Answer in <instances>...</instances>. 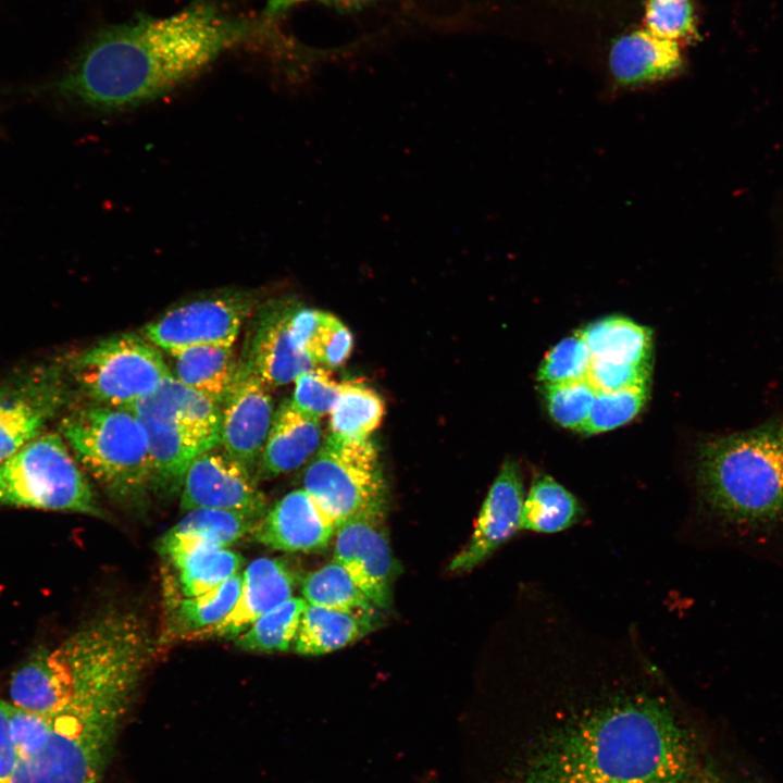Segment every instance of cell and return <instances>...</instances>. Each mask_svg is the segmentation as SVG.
<instances>
[{
	"mask_svg": "<svg viewBox=\"0 0 783 783\" xmlns=\"http://www.w3.org/2000/svg\"><path fill=\"white\" fill-rule=\"evenodd\" d=\"M545 637L499 783H689L705 770L680 699L635 647Z\"/></svg>",
	"mask_w": 783,
	"mask_h": 783,
	"instance_id": "obj_1",
	"label": "cell"
},
{
	"mask_svg": "<svg viewBox=\"0 0 783 783\" xmlns=\"http://www.w3.org/2000/svg\"><path fill=\"white\" fill-rule=\"evenodd\" d=\"M268 24L197 0L167 16L107 27L47 88L98 111L138 107L167 94L226 51L262 38Z\"/></svg>",
	"mask_w": 783,
	"mask_h": 783,
	"instance_id": "obj_2",
	"label": "cell"
},
{
	"mask_svg": "<svg viewBox=\"0 0 783 783\" xmlns=\"http://www.w3.org/2000/svg\"><path fill=\"white\" fill-rule=\"evenodd\" d=\"M157 643L137 612L105 611L23 663L11 678L10 703L51 717L71 706L134 700Z\"/></svg>",
	"mask_w": 783,
	"mask_h": 783,
	"instance_id": "obj_3",
	"label": "cell"
},
{
	"mask_svg": "<svg viewBox=\"0 0 783 783\" xmlns=\"http://www.w3.org/2000/svg\"><path fill=\"white\" fill-rule=\"evenodd\" d=\"M696 481L701 501L722 522L748 530L783 524V422L704 442Z\"/></svg>",
	"mask_w": 783,
	"mask_h": 783,
	"instance_id": "obj_4",
	"label": "cell"
},
{
	"mask_svg": "<svg viewBox=\"0 0 783 783\" xmlns=\"http://www.w3.org/2000/svg\"><path fill=\"white\" fill-rule=\"evenodd\" d=\"M59 433L84 472L115 501L140 505L153 490L147 434L129 409L90 400L63 415Z\"/></svg>",
	"mask_w": 783,
	"mask_h": 783,
	"instance_id": "obj_5",
	"label": "cell"
},
{
	"mask_svg": "<svg viewBox=\"0 0 783 783\" xmlns=\"http://www.w3.org/2000/svg\"><path fill=\"white\" fill-rule=\"evenodd\" d=\"M0 505L103 517L63 437L45 432L0 464Z\"/></svg>",
	"mask_w": 783,
	"mask_h": 783,
	"instance_id": "obj_6",
	"label": "cell"
},
{
	"mask_svg": "<svg viewBox=\"0 0 783 783\" xmlns=\"http://www.w3.org/2000/svg\"><path fill=\"white\" fill-rule=\"evenodd\" d=\"M303 489L337 527L364 514L386 513V485L371 438L327 435L303 475Z\"/></svg>",
	"mask_w": 783,
	"mask_h": 783,
	"instance_id": "obj_7",
	"label": "cell"
},
{
	"mask_svg": "<svg viewBox=\"0 0 783 783\" xmlns=\"http://www.w3.org/2000/svg\"><path fill=\"white\" fill-rule=\"evenodd\" d=\"M70 370L90 400L121 408L130 407L172 376L161 350L135 333L92 344L73 358Z\"/></svg>",
	"mask_w": 783,
	"mask_h": 783,
	"instance_id": "obj_8",
	"label": "cell"
},
{
	"mask_svg": "<svg viewBox=\"0 0 783 783\" xmlns=\"http://www.w3.org/2000/svg\"><path fill=\"white\" fill-rule=\"evenodd\" d=\"M258 302L251 289L201 291L169 307L140 335L165 352L202 345L233 346Z\"/></svg>",
	"mask_w": 783,
	"mask_h": 783,
	"instance_id": "obj_9",
	"label": "cell"
},
{
	"mask_svg": "<svg viewBox=\"0 0 783 783\" xmlns=\"http://www.w3.org/2000/svg\"><path fill=\"white\" fill-rule=\"evenodd\" d=\"M181 495V509H222L260 520L268 501L256 476L222 448L199 455L187 469Z\"/></svg>",
	"mask_w": 783,
	"mask_h": 783,
	"instance_id": "obj_10",
	"label": "cell"
},
{
	"mask_svg": "<svg viewBox=\"0 0 783 783\" xmlns=\"http://www.w3.org/2000/svg\"><path fill=\"white\" fill-rule=\"evenodd\" d=\"M385 513L349 519L336 527L333 560L340 563L380 609H389L398 564L391 551Z\"/></svg>",
	"mask_w": 783,
	"mask_h": 783,
	"instance_id": "obj_11",
	"label": "cell"
},
{
	"mask_svg": "<svg viewBox=\"0 0 783 783\" xmlns=\"http://www.w3.org/2000/svg\"><path fill=\"white\" fill-rule=\"evenodd\" d=\"M221 408V448L256 476L275 413L270 387L238 363L234 384Z\"/></svg>",
	"mask_w": 783,
	"mask_h": 783,
	"instance_id": "obj_12",
	"label": "cell"
},
{
	"mask_svg": "<svg viewBox=\"0 0 783 783\" xmlns=\"http://www.w3.org/2000/svg\"><path fill=\"white\" fill-rule=\"evenodd\" d=\"M65 396L63 383L50 372L0 385V464L47 432Z\"/></svg>",
	"mask_w": 783,
	"mask_h": 783,
	"instance_id": "obj_13",
	"label": "cell"
},
{
	"mask_svg": "<svg viewBox=\"0 0 783 783\" xmlns=\"http://www.w3.org/2000/svg\"><path fill=\"white\" fill-rule=\"evenodd\" d=\"M259 306V304H258ZM294 304L273 301L257 307L253 325L239 363L252 371L270 388L294 382L316 366L294 343L289 320Z\"/></svg>",
	"mask_w": 783,
	"mask_h": 783,
	"instance_id": "obj_14",
	"label": "cell"
},
{
	"mask_svg": "<svg viewBox=\"0 0 783 783\" xmlns=\"http://www.w3.org/2000/svg\"><path fill=\"white\" fill-rule=\"evenodd\" d=\"M524 498L519 465L507 460L486 495L473 534L448 569L451 572L472 570L520 531Z\"/></svg>",
	"mask_w": 783,
	"mask_h": 783,
	"instance_id": "obj_15",
	"label": "cell"
},
{
	"mask_svg": "<svg viewBox=\"0 0 783 783\" xmlns=\"http://www.w3.org/2000/svg\"><path fill=\"white\" fill-rule=\"evenodd\" d=\"M166 576V598L194 597L238 573L243 557L231 549L167 531L158 543Z\"/></svg>",
	"mask_w": 783,
	"mask_h": 783,
	"instance_id": "obj_16",
	"label": "cell"
},
{
	"mask_svg": "<svg viewBox=\"0 0 783 783\" xmlns=\"http://www.w3.org/2000/svg\"><path fill=\"white\" fill-rule=\"evenodd\" d=\"M335 531V524L302 488L286 494L268 509L250 535L275 550L314 552L330 545Z\"/></svg>",
	"mask_w": 783,
	"mask_h": 783,
	"instance_id": "obj_17",
	"label": "cell"
},
{
	"mask_svg": "<svg viewBox=\"0 0 783 783\" xmlns=\"http://www.w3.org/2000/svg\"><path fill=\"white\" fill-rule=\"evenodd\" d=\"M295 583V572L286 560L269 557L253 560L243 573L240 595L231 613L188 641L234 639L264 613L293 597Z\"/></svg>",
	"mask_w": 783,
	"mask_h": 783,
	"instance_id": "obj_18",
	"label": "cell"
},
{
	"mask_svg": "<svg viewBox=\"0 0 783 783\" xmlns=\"http://www.w3.org/2000/svg\"><path fill=\"white\" fill-rule=\"evenodd\" d=\"M134 414L147 434L154 492L172 494L179 490L191 462L199 455L220 446V435L207 433L159 414L148 412H134Z\"/></svg>",
	"mask_w": 783,
	"mask_h": 783,
	"instance_id": "obj_19",
	"label": "cell"
},
{
	"mask_svg": "<svg viewBox=\"0 0 783 783\" xmlns=\"http://www.w3.org/2000/svg\"><path fill=\"white\" fill-rule=\"evenodd\" d=\"M320 419L302 412L289 399L274 413L257 470L269 480L302 467L321 447Z\"/></svg>",
	"mask_w": 783,
	"mask_h": 783,
	"instance_id": "obj_20",
	"label": "cell"
},
{
	"mask_svg": "<svg viewBox=\"0 0 783 783\" xmlns=\"http://www.w3.org/2000/svg\"><path fill=\"white\" fill-rule=\"evenodd\" d=\"M680 42L659 38L647 29L619 38L611 47L609 66L618 85L638 87L675 75L683 66Z\"/></svg>",
	"mask_w": 783,
	"mask_h": 783,
	"instance_id": "obj_21",
	"label": "cell"
},
{
	"mask_svg": "<svg viewBox=\"0 0 783 783\" xmlns=\"http://www.w3.org/2000/svg\"><path fill=\"white\" fill-rule=\"evenodd\" d=\"M377 612L350 611L307 602L293 644L303 656L338 650L369 634Z\"/></svg>",
	"mask_w": 783,
	"mask_h": 783,
	"instance_id": "obj_22",
	"label": "cell"
},
{
	"mask_svg": "<svg viewBox=\"0 0 783 783\" xmlns=\"http://www.w3.org/2000/svg\"><path fill=\"white\" fill-rule=\"evenodd\" d=\"M166 353L173 377L222 407L238 370L233 346H192Z\"/></svg>",
	"mask_w": 783,
	"mask_h": 783,
	"instance_id": "obj_23",
	"label": "cell"
},
{
	"mask_svg": "<svg viewBox=\"0 0 783 783\" xmlns=\"http://www.w3.org/2000/svg\"><path fill=\"white\" fill-rule=\"evenodd\" d=\"M243 585V573H236L217 587L194 597L166 598L164 632L159 639H188L192 634L214 626L236 605Z\"/></svg>",
	"mask_w": 783,
	"mask_h": 783,
	"instance_id": "obj_24",
	"label": "cell"
},
{
	"mask_svg": "<svg viewBox=\"0 0 783 783\" xmlns=\"http://www.w3.org/2000/svg\"><path fill=\"white\" fill-rule=\"evenodd\" d=\"M289 330L295 345L307 353L315 365L327 369L340 366L352 351L351 332L332 313L294 307Z\"/></svg>",
	"mask_w": 783,
	"mask_h": 783,
	"instance_id": "obj_25",
	"label": "cell"
},
{
	"mask_svg": "<svg viewBox=\"0 0 783 783\" xmlns=\"http://www.w3.org/2000/svg\"><path fill=\"white\" fill-rule=\"evenodd\" d=\"M126 409L167 417L221 436V406L184 385L173 375L165 378L151 394Z\"/></svg>",
	"mask_w": 783,
	"mask_h": 783,
	"instance_id": "obj_26",
	"label": "cell"
},
{
	"mask_svg": "<svg viewBox=\"0 0 783 783\" xmlns=\"http://www.w3.org/2000/svg\"><path fill=\"white\" fill-rule=\"evenodd\" d=\"M592 359L617 363H650L651 331L632 320L612 315L587 324L576 332Z\"/></svg>",
	"mask_w": 783,
	"mask_h": 783,
	"instance_id": "obj_27",
	"label": "cell"
},
{
	"mask_svg": "<svg viewBox=\"0 0 783 783\" xmlns=\"http://www.w3.org/2000/svg\"><path fill=\"white\" fill-rule=\"evenodd\" d=\"M582 514L581 504L571 492L540 474L525 494L520 531L557 533L573 526Z\"/></svg>",
	"mask_w": 783,
	"mask_h": 783,
	"instance_id": "obj_28",
	"label": "cell"
},
{
	"mask_svg": "<svg viewBox=\"0 0 783 783\" xmlns=\"http://www.w3.org/2000/svg\"><path fill=\"white\" fill-rule=\"evenodd\" d=\"M385 414L382 397L359 381L340 383L339 395L330 412V435L343 439H365L378 428Z\"/></svg>",
	"mask_w": 783,
	"mask_h": 783,
	"instance_id": "obj_29",
	"label": "cell"
},
{
	"mask_svg": "<svg viewBox=\"0 0 783 783\" xmlns=\"http://www.w3.org/2000/svg\"><path fill=\"white\" fill-rule=\"evenodd\" d=\"M300 592L308 604L320 607L366 612L380 610L335 560L306 575Z\"/></svg>",
	"mask_w": 783,
	"mask_h": 783,
	"instance_id": "obj_30",
	"label": "cell"
},
{
	"mask_svg": "<svg viewBox=\"0 0 783 783\" xmlns=\"http://www.w3.org/2000/svg\"><path fill=\"white\" fill-rule=\"evenodd\" d=\"M306 606L302 597H290L236 636L235 645L253 652L287 651L293 647Z\"/></svg>",
	"mask_w": 783,
	"mask_h": 783,
	"instance_id": "obj_31",
	"label": "cell"
},
{
	"mask_svg": "<svg viewBox=\"0 0 783 783\" xmlns=\"http://www.w3.org/2000/svg\"><path fill=\"white\" fill-rule=\"evenodd\" d=\"M258 521L228 510L197 508L186 511L170 531L227 548L251 534Z\"/></svg>",
	"mask_w": 783,
	"mask_h": 783,
	"instance_id": "obj_32",
	"label": "cell"
},
{
	"mask_svg": "<svg viewBox=\"0 0 783 783\" xmlns=\"http://www.w3.org/2000/svg\"><path fill=\"white\" fill-rule=\"evenodd\" d=\"M649 384L619 390H596L583 434H598L620 427L633 420L648 399Z\"/></svg>",
	"mask_w": 783,
	"mask_h": 783,
	"instance_id": "obj_33",
	"label": "cell"
},
{
	"mask_svg": "<svg viewBox=\"0 0 783 783\" xmlns=\"http://www.w3.org/2000/svg\"><path fill=\"white\" fill-rule=\"evenodd\" d=\"M595 394L596 389L586 378L545 385V400L551 419L579 432L588 419Z\"/></svg>",
	"mask_w": 783,
	"mask_h": 783,
	"instance_id": "obj_34",
	"label": "cell"
},
{
	"mask_svg": "<svg viewBox=\"0 0 783 783\" xmlns=\"http://www.w3.org/2000/svg\"><path fill=\"white\" fill-rule=\"evenodd\" d=\"M592 361L583 338L575 333L556 344L543 358L537 380L544 385L585 380Z\"/></svg>",
	"mask_w": 783,
	"mask_h": 783,
	"instance_id": "obj_35",
	"label": "cell"
},
{
	"mask_svg": "<svg viewBox=\"0 0 783 783\" xmlns=\"http://www.w3.org/2000/svg\"><path fill=\"white\" fill-rule=\"evenodd\" d=\"M645 24L652 35L678 42L696 34L691 0H647Z\"/></svg>",
	"mask_w": 783,
	"mask_h": 783,
	"instance_id": "obj_36",
	"label": "cell"
},
{
	"mask_svg": "<svg viewBox=\"0 0 783 783\" xmlns=\"http://www.w3.org/2000/svg\"><path fill=\"white\" fill-rule=\"evenodd\" d=\"M291 401L302 412L321 419L330 413L340 391V383L328 369L314 366L295 378Z\"/></svg>",
	"mask_w": 783,
	"mask_h": 783,
	"instance_id": "obj_37",
	"label": "cell"
},
{
	"mask_svg": "<svg viewBox=\"0 0 783 783\" xmlns=\"http://www.w3.org/2000/svg\"><path fill=\"white\" fill-rule=\"evenodd\" d=\"M651 365L592 359L586 380L596 390H619L649 384Z\"/></svg>",
	"mask_w": 783,
	"mask_h": 783,
	"instance_id": "obj_38",
	"label": "cell"
},
{
	"mask_svg": "<svg viewBox=\"0 0 783 783\" xmlns=\"http://www.w3.org/2000/svg\"><path fill=\"white\" fill-rule=\"evenodd\" d=\"M49 731L50 723L46 717L13 706L11 732L21 759L34 754L45 743Z\"/></svg>",
	"mask_w": 783,
	"mask_h": 783,
	"instance_id": "obj_39",
	"label": "cell"
},
{
	"mask_svg": "<svg viewBox=\"0 0 783 783\" xmlns=\"http://www.w3.org/2000/svg\"><path fill=\"white\" fill-rule=\"evenodd\" d=\"M13 705L0 698V783H8L21 759L12 737L11 716Z\"/></svg>",
	"mask_w": 783,
	"mask_h": 783,
	"instance_id": "obj_40",
	"label": "cell"
},
{
	"mask_svg": "<svg viewBox=\"0 0 783 783\" xmlns=\"http://www.w3.org/2000/svg\"><path fill=\"white\" fill-rule=\"evenodd\" d=\"M310 1L341 7H355L373 2L375 0H266L265 14L269 17H272L289 10L295 5Z\"/></svg>",
	"mask_w": 783,
	"mask_h": 783,
	"instance_id": "obj_41",
	"label": "cell"
},
{
	"mask_svg": "<svg viewBox=\"0 0 783 783\" xmlns=\"http://www.w3.org/2000/svg\"><path fill=\"white\" fill-rule=\"evenodd\" d=\"M689 783H717L712 776L707 772V770L703 771L699 775H697L693 781Z\"/></svg>",
	"mask_w": 783,
	"mask_h": 783,
	"instance_id": "obj_42",
	"label": "cell"
}]
</instances>
